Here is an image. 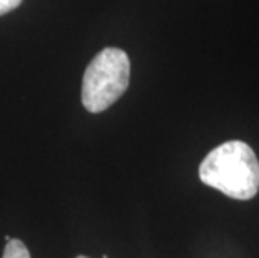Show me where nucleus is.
Masks as SVG:
<instances>
[{
    "instance_id": "obj_1",
    "label": "nucleus",
    "mask_w": 259,
    "mask_h": 258,
    "mask_svg": "<svg viewBox=\"0 0 259 258\" xmlns=\"http://www.w3.org/2000/svg\"><path fill=\"white\" fill-rule=\"evenodd\" d=\"M199 178L204 185L234 200H251L259 191V161L244 141H228L202 159Z\"/></svg>"
},
{
    "instance_id": "obj_2",
    "label": "nucleus",
    "mask_w": 259,
    "mask_h": 258,
    "mask_svg": "<svg viewBox=\"0 0 259 258\" xmlns=\"http://www.w3.org/2000/svg\"><path fill=\"white\" fill-rule=\"evenodd\" d=\"M131 60L120 49L107 47L87 65L82 81V104L89 113H102L127 91Z\"/></svg>"
},
{
    "instance_id": "obj_3",
    "label": "nucleus",
    "mask_w": 259,
    "mask_h": 258,
    "mask_svg": "<svg viewBox=\"0 0 259 258\" xmlns=\"http://www.w3.org/2000/svg\"><path fill=\"white\" fill-rule=\"evenodd\" d=\"M2 258H32V256H30L29 248L25 246L24 241L10 240V241H7V245H5Z\"/></svg>"
},
{
    "instance_id": "obj_4",
    "label": "nucleus",
    "mask_w": 259,
    "mask_h": 258,
    "mask_svg": "<svg viewBox=\"0 0 259 258\" xmlns=\"http://www.w3.org/2000/svg\"><path fill=\"white\" fill-rule=\"evenodd\" d=\"M22 4V0H0V15H5L7 12H12Z\"/></svg>"
},
{
    "instance_id": "obj_5",
    "label": "nucleus",
    "mask_w": 259,
    "mask_h": 258,
    "mask_svg": "<svg viewBox=\"0 0 259 258\" xmlns=\"http://www.w3.org/2000/svg\"><path fill=\"white\" fill-rule=\"evenodd\" d=\"M75 258H89V256H84V255H79V256H75Z\"/></svg>"
}]
</instances>
